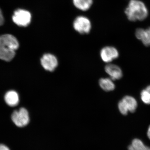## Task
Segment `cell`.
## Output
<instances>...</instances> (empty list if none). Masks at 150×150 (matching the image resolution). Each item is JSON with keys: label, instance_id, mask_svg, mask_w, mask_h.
Instances as JSON below:
<instances>
[{"label": "cell", "instance_id": "6da1fadb", "mask_svg": "<svg viewBox=\"0 0 150 150\" xmlns=\"http://www.w3.org/2000/svg\"><path fill=\"white\" fill-rule=\"evenodd\" d=\"M19 47L16 38L11 34L0 36V59L9 62L15 56L16 51Z\"/></svg>", "mask_w": 150, "mask_h": 150}, {"label": "cell", "instance_id": "7a4b0ae2", "mask_svg": "<svg viewBox=\"0 0 150 150\" xmlns=\"http://www.w3.org/2000/svg\"><path fill=\"white\" fill-rule=\"evenodd\" d=\"M128 19L131 21L144 20L148 15L146 6L139 0H131L125 11Z\"/></svg>", "mask_w": 150, "mask_h": 150}, {"label": "cell", "instance_id": "3957f363", "mask_svg": "<svg viewBox=\"0 0 150 150\" xmlns=\"http://www.w3.org/2000/svg\"><path fill=\"white\" fill-rule=\"evenodd\" d=\"M138 107L137 100L130 96H124L118 103V108L123 115H126L129 112H134Z\"/></svg>", "mask_w": 150, "mask_h": 150}, {"label": "cell", "instance_id": "277c9868", "mask_svg": "<svg viewBox=\"0 0 150 150\" xmlns=\"http://www.w3.org/2000/svg\"><path fill=\"white\" fill-rule=\"evenodd\" d=\"M32 16L29 11L18 9L15 11L12 20L17 25L21 27H27L31 23Z\"/></svg>", "mask_w": 150, "mask_h": 150}, {"label": "cell", "instance_id": "5b68a950", "mask_svg": "<svg viewBox=\"0 0 150 150\" xmlns=\"http://www.w3.org/2000/svg\"><path fill=\"white\" fill-rule=\"evenodd\" d=\"M73 27L76 31L80 34H88L91 30V23L87 17L80 16L74 20Z\"/></svg>", "mask_w": 150, "mask_h": 150}, {"label": "cell", "instance_id": "8992f818", "mask_svg": "<svg viewBox=\"0 0 150 150\" xmlns=\"http://www.w3.org/2000/svg\"><path fill=\"white\" fill-rule=\"evenodd\" d=\"M11 118L15 124L19 127H24L29 123V113L28 110L23 108L13 112Z\"/></svg>", "mask_w": 150, "mask_h": 150}, {"label": "cell", "instance_id": "52a82bcc", "mask_svg": "<svg viewBox=\"0 0 150 150\" xmlns=\"http://www.w3.org/2000/svg\"><path fill=\"white\" fill-rule=\"evenodd\" d=\"M40 63L43 69L48 71H54L58 67L57 58L51 54H44L40 59Z\"/></svg>", "mask_w": 150, "mask_h": 150}, {"label": "cell", "instance_id": "ba28073f", "mask_svg": "<svg viewBox=\"0 0 150 150\" xmlns=\"http://www.w3.org/2000/svg\"><path fill=\"white\" fill-rule=\"evenodd\" d=\"M100 55L103 62L109 63L118 58L119 52L115 47L105 46L101 49Z\"/></svg>", "mask_w": 150, "mask_h": 150}, {"label": "cell", "instance_id": "9c48e42d", "mask_svg": "<svg viewBox=\"0 0 150 150\" xmlns=\"http://www.w3.org/2000/svg\"><path fill=\"white\" fill-rule=\"evenodd\" d=\"M105 70L113 81L120 79L123 76L122 70L117 65L108 64L105 66Z\"/></svg>", "mask_w": 150, "mask_h": 150}, {"label": "cell", "instance_id": "30bf717a", "mask_svg": "<svg viewBox=\"0 0 150 150\" xmlns=\"http://www.w3.org/2000/svg\"><path fill=\"white\" fill-rule=\"evenodd\" d=\"M135 35L145 46H150V27L146 29L138 28L136 30Z\"/></svg>", "mask_w": 150, "mask_h": 150}, {"label": "cell", "instance_id": "8fae6325", "mask_svg": "<svg viewBox=\"0 0 150 150\" xmlns=\"http://www.w3.org/2000/svg\"><path fill=\"white\" fill-rule=\"evenodd\" d=\"M5 100L8 105L13 107L18 104L19 99L18 94L16 92L11 91L6 93Z\"/></svg>", "mask_w": 150, "mask_h": 150}, {"label": "cell", "instance_id": "7c38bea8", "mask_svg": "<svg viewBox=\"0 0 150 150\" xmlns=\"http://www.w3.org/2000/svg\"><path fill=\"white\" fill-rule=\"evenodd\" d=\"M73 4L79 10L86 11L91 8L93 0H72Z\"/></svg>", "mask_w": 150, "mask_h": 150}, {"label": "cell", "instance_id": "4fadbf2b", "mask_svg": "<svg viewBox=\"0 0 150 150\" xmlns=\"http://www.w3.org/2000/svg\"><path fill=\"white\" fill-rule=\"evenodd\" d=\"M100 86L105 91H110L114 90L115 85L113 80L110 78H102L99 81Z\"/></svg>", "mask_w": 150, "mask_h": 150}, {"label": "cell", "instance_id": "5bb4252c", "mask_svg": "<svg viewBox=\"0 0 150 150\" xmlns=\"http://www.w3.org/2000/svg\"><path fill=\"white\" fill-rule=\"evenodd\" d=\"M129 150H150V147L146 146L142 140L135 139L128 147Z\"/></svg>", "mask_w": 150, "mask_h": 150}, {"label": "cell", "instance_id": "9a60e30c", "mask_svg": "<svg viewBox=\"0 0 150 150\" xmlns=\"http://www.w3.org/2000/svg\"><path fill=\"white\" fill-rule=\"evenodd\" d=\"M141 98L145 104H150V85L141 91Z\"/></svg>", "mask_w": 150, "mask_h": 150}, {"label": "cell", "instance_id": "2e32d148", "mask_svg": "<svg viewBox=\"0 0 150 150\" xmlns=\"http://www.w3.org/2000/svg\"><path fill=\"white\" fill-rule=\"evenodd\" d=\"M4 19L2 12L1 10L0 9V26L4 24Z\"/></svg>", "mask_w": 150, "mask_h": 150}, {"label": "cell", "instance_id": "e0dca14e", "mask_svg": "<svg viewBox=\"0 0 150 150\" xmlns=\"http://www.w3.org/2000/svg\"><path fill=\"white\" fill-rule=\"evenodd\" d=\"M0 150H10L7 146L4 144H0Z\"/></svg>", "mask_w": 150, "mask_h": 150}, {"label": "cell", "instance_id": "ac0fdd59", "mask_svg": "<svg viewBox=\"0 0 150 150\" xmlns=\"http://www.w3.org/2000/svg\"><path fill=\"white\" fill-rule=\"evenodd\" d=\"M147 136L148 138H149V139L150 140V126H149V129H148L147 131Z\"/></svg>", "mask_w": 150, "mask_h": 150}]
</instances>
